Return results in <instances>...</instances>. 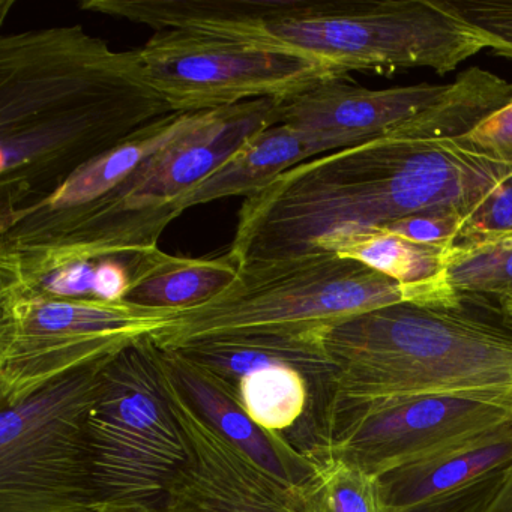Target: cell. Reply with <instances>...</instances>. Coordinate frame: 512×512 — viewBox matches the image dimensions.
Listing matches in <instances>:
<instances>
[{
    "mask_svg": "<svg viewBox=\"0 0 512 512\" xmlns=\"http://www.w3.org/2000/svg\"><path fill=\"white\" fill-rule=\"evenodd\" d=\"M509 175L458 140H373L305 161L245 199L227 254L244 268L335 253L407 215H469Z\"/></svg>",
    "mask_w": 512,
    "mask_h": 512,
    "instance_id": "cell-1",
    "label": "cell"
},
{
    "mask_svg": "<svg viewBox=\"0 0 512 512\" xmlns=\"http://www.w3.org/2000/svg\"><path fill=\"white\" fill-rule=\"evenodd\" d=\"M322 343L337 397L451 395L512 410V317L496 299L398 302L325 329Z\"/></svg>",
    "mask_w": 512,
    "mask_h": 512,
    "instance_id": "cell-2",
    "label": "cell"
},
{
    "mask_svg": "<svg viewBox=\"0 0 512 512\" xmlns=\"http://www.w3.org/2000/svg\"><path fill=\"white\" fill-rule=\"evenodd\" d=\"M209 34L308 59L334 76L446 74L485 49L440 0H224Z\"/></svg>",
    "mask_w": 512,
    "mask_h": 512,
    "instance_id": "cell-3",
    "label": "cell"
},
{
    "mask_svg": "<svg viewBox=\"0 0 512 512\" xmlns=\"http://www.w3.org/2000/svg\"><path fill=\"white\" fill-rule=\"evenodd\" d=\"M398 302H415L401 284L356 260L313 254L239 268L226 292L182 311L152 337L163 350L206 338L316 334L343 320Z\"/></svg>",
    "mask_w": 512,
    "mask_h": 512,
    "instance_id": "cell-4",
    "label": "cell"
},
{
    "mask_svg": "<svg viewBox=\"0 0 512 512\" xmlns=\"http://www.w3.org/2000/svg\"><path fill=\"white\" fill-rule=\"evenodd\" d=\"M88 428L100 509L166 512L172 482L190 461V440L151 337L104 367Z\"/></svg>",
    "mask_w": 512,
    "mask_h": 512,
    "instance_id": "cell-5",
    "label": "cell"
},
{
    "mask_svg": "<svg viewBox=\"0 0 512 512\" xmlns=\"http://www.w3.org/2000/svg\"><path fill=\"white\" fill-rule=\"evenodd\" d=\"M277 100L245 101L203 113L200 121L145 161L125 196L109 211L71 230L49 247L14 251L46 259H122L158 247L181 217V200L214 175L251 137L280 124Z\"/></svg>",
    "mask_w": 512,
    "mask_h": 512,
    "instance_id": "cell-6",
    "label": "cell"
},
{
    "mask_svg": "<svg viewBox=\"0 0 512 512\" xmlns=\"http://www.w3.org/2000/svg\"><path fill=\"white\" fill-rule=\"evenodd\" d=\"M181 311L127 301L58 298L0 284V403L14 406L59 377L115 358Z\"/></svg>",
    "mask_w": 512,
    "mask_h": 512,
    "instance_id": "cell-7",
    "label": "cell"
},
{
    "mask_svg": "<svg viewBox=\"0 0 512 512\" xmlns=\"http://www.w3.org/2000/svg\"><path fill=\"white\" fill-rule=\"evenodd\" d=\"M505 425L512 410L484 401L431 394L349 400L325 388L287 437L311 460L335 458L380 476Z\"/></svg>",
    "mask_w": 512,
    "mask_h": 512,
    "instance_id": "cell-8",
    "label": "cell"
},
{
    "mask_svg": "<svg viewBox=\"0 0 512 512\" xmlns=\"http://www.w3.org/2000/svg\"><path fill=\"white\" fill-rule=\"evenodd\" d=\"M80 368L0 413V512L100 509L89 412L104 367Z\"/></svg>",
    "mask_w": 512,
    "mask_h": 512,
    "instance_id": "cell-9",
    "label": "cell"
},
{
    "mask_svg": "<svg viewBox=\"0 0 512 512\" xmlns=\"http://www.w3.org/2000/svg\"><path fill=\"white\" fill-rule=\"evenodd\" d=\"M146 88L137 50L116 52L82 26L0 38V136Z\"/></svg>",
    "mask_w": 512,
    "mask_h": 512,
    "instance_id": "cell-10",
    "label": "cell"
},
{
    "mask_svg": "<svg viewBox=\"0 0 512 512\" xmlns=\"http://www.w3.org/2000/svg\"><path fill=\"white\" fill-rule=\"evenodd\" d=\"M137 53L149 88L175 113L214 112L253 100L284 103L334 76L290 53L196 32H155Z\"/></svg>",
    "mask_w": 512,
    "mask_h": 512,
    "instance_id": "cell-11",
    "label": "cell"
},
{
    "mask_svg": "<svg viewBox=\"0 0 512 512\" xmlns=\"http://www.w3.org/2000/svg\"><path fill=\"white\" fill-rule=\"evenodd\" d=\"M169 113L146 88L0 136V218L46 199L77 170Z\"/></svg>",
    "mask_w": 512,
    "mask_h": 512,
    "instance_id": "cell-12",
    "label": "cell"
},
{
    "mask_svg": "<svg viewBox=\"0 0 512 512\" xmlns=\"http://www.w3.org/2000/svg\"><path fill=\"white\" fill-rule=\"evenodd\" d=\"M161 358L170 403L190 440V461L172 482L166 512H311L308 482L280 478L224 437L188 400L163 350Z\"/></svg>",
    "mask_w": 512,
    "mask_h": 512,
    "instance_id": "cell-13",
    "label": "cell"
},
{
    "mask_svg": "<svg viewBox=\"0 0 512 512\" xmlns=\"http://www.w3.org/2000/svg\"><path fill=\"white\" fill-rule=\"evenodd\" d=\"M449 85L419 83L368 89L346 76L320 80L281 104V124L326 143L332 152L377 139H403L410 124L451 91Z\"/></svg>",
    "mask_w": 512,
    "mask_h": 512,
    "instance_id": "cell-14",
    "label": "cell"
},
{
    "mask_svg": "<svg viewBox=\"0 0 512 512\" xmlns=\"http://www.w3.org/2000/svg\"><path fill=\"white\" fill-rule=\"evenodd\" d=\"M163 352L188 400L224 437L280 478L299 485L311 481L316 473V463L295 448L286 433L263 430L254 424L242 407L238 388L181 353Z\"/></svg>",
    "mask_w": 512,
    "mask_h": 512,
    "instance_id": "cell-15",
    "label": "cell"
},
{
    "mask_svg": "<svg viewBox=\"0 0 512 512\" xmlns=\"http://www.w3.org/2000/svg\"><path fill=\"white\" fill-rule=\"evenodd\" d=\"M512 464V425L494 428L460 445L379 476L391 512H407Z\"/></svg>",
    "mask_w": 512,
    "mask_h": 512,
    "instance_id": "cell-16",
    "label": "cell"
},
{
    "mask_svg": "<svg viewBox=\"0 0 512 512\" xmlns=\"http://www.w3.org/2000/svg\"><path fill=\"white\" fill-rule=\"evenodd\" d=\"M172 352L181 353L235 388L242 377L253 371L286 365L301 371L316 395L334 374V365L323 347L322 332L206 338Z\"/></svg>",
    "mask_w": 512,
    "mask_h": 512,
    "instance_id": "cell-17",
    "label": "cell"
},
{
    "mask_svg": "<svg viewBox=\"0 0 512 512\" xmlns=\"http://www.w3.org/2000/svg\"><path fill=\"white\" fill-rule=\"evenodd\" d=\"M331 152L326 143L280 122L251 137L221 169L191 190L179 209L184 214L187 209L214 200L248 199L293 167Z\"/></svg>",
    "mask_w": 512,
    "mask_h": 512,
    "instance_id": "cell-18",
    "label": "cell"
},
{
    "mask_svg": "<svg viewBox=\"0 0 512 512\" xmlns=\"http://www.w3.org/2000/svg\"><path fill=\"white\" fill-rule=\"evenodd\" d=\"M127 265L130 286L124 301L181 313L214 301L239 277V268L227 253L193 259L155 247L130 257Z\"/></svg>",
    "mask_w": 512,
    "mask_h": 512,
    "instance_id": "cell-19",
    "label": "cell"
},
{
    "mask_svg": "<svg viewBox=\"0 0 512 512\" xmlns=\"http://www.w3.org/2000/svg\"><path fill=\"white\" fill-rule=\"evenodd\" d=\"M449 250L370 230L344 242L335 254L397 281L418 304H449L458 296L446 280Z\"/></svg>",
    "mask_w": 512,
    "mask_h": 512,
    "instance_id": "cell-20",
    "label": "cell"
},
{
    "mask_svg": "<svg viewBox=\"0 0 512 512\" xmlns=\"http://www.w3.org/2000/svg\"><path fill=\"white\" fill-rule=\"evenodd\" d=\"M239 400L254 424L286 433L307 413L313 388L301 371L286 365L262 368L242 377Z\"/></svg>",
    "mask_w": 512,
    "mask_h": 512,
    "instance_id": "cell-21",
    "label": "cell"
},
{
    "mask_svg": "<svg viewBox=\"0 0 512 512\" xmlns=\"http://www.w3.org/2000/svg\"><path fill=\"white\" fill-rule=\"evenodd\" d=\"M446 280L455 293L503 299L512 296V233L451 247Z\"/></svg>",
    "mask_w": 512,
    "mask_h": 512,
    "instance_id": "cell-22",
    "label": "cell"
},
{
    "mask_svg": "<svg viewBox=\"0 0 512 512\" xmlns=\"http://www.w3.org/2000/svg\"><path fill=\"white\" fill-rule=\"evenodd\" d=\"M313 461L316 473L307 485L311 512H391L379 476L335 458Z\"/></svg>",
    "mask_w": 512,
    "mask_h": 512,
    "instance_id": "cell-23",
    "label": "cell"
},
{
    "mask_svg": "<svg viewBox=\"0 0 512 512\" xmlns=\"http://www.w3.org/2000/svg\"><path fill=\"white\" fill-rule=\"evenodd\" d=\"M470 31L475 32L485 49L512 59V0H440Z\"/></svg>",
    "mask_w": 512,
    "mask_h": 512,
    "instance_id": "cell-24",
    "label": "cell"
},
{
    "mask_svg": "<svg viewBox=\"0 0 512 512\" xmlns=\"http://www.w3.org/2000/svg\"><path fill=\"white\" fill-rule=\"evenodd\" d=\"M509 233H512V175L464 218L452 247L475 244Z\"/></svg>",
    "mask_w": 512,
    "mask_h": 512,
    "instance_id": "cell-25",
    "label": "cell"
},
{
    "mask_svg": "<svg viewBox=\"0 0 512 512\" xmlns=\"http://www.w3.org/2000/svg\"><path fill=\"white\" fill-rule=\"evenodd\" d=\"M466 217V214L454 209H433L407 215L374 230H383L416 244L451 248Z\"/></svg>",
    "mask_w": 512,
    "mask_h": 512,
    "instance_id": "cell-26",
    "label": "cell"
},
{
    "mask_svg": "<svg viewBox=\"0 0 512 512\" xmlns=\"http://www.w3.org/2000/svg\"><path fill=\"white\" fill-rule=\"evenodd\" d=\"M509 467L481 476L464 487L427 500L407 512H485L499 493Z\"/></svg>",
    "mask_w": 512,
    "mask_h": 512,
    "instance_id": "cell-27",
    "label": "cell"
},
{
    "mask_svg": "<svg viewBox=\"0 0 512 512\" xmlns=\"http://www.w3.org/2000/svg\"><path fill=\"white\" fill-rule=\"evenodd\" d=\"M458 142L481 157L512 166V103L488 116Z\"/></svg>",
    "mask_w": 512,
    "mask_h": 512,
    "instance_id": "cell-28",
    "label": "cell"
},
{
    "mask_svg": "<svg viewBox=\"0 0 512 512\" xmlns=\"http://www.w3.org/2000/svg\"><path fill=\"white\" fill-rule=\"evenodd\" d=\"M130 286L127 260L101 259L95 278L94 298L103 301H124Z\"/></svg>",
    "mask_w": 512,
    "mask_h": 512,
    "instance_id": "cell-29",
    "label": "cell"
},
{
    "mask_svg": "<svg viewBox=\"0 0 512 512\" xmlns=\"http://www.w3.org/2000/svg\"><path fill=\"white\" fill-rule=\"evenodd\" d=\"M485 512H512V466L508 469V475H506L499 493L496 494Z\"/></svg>",
    "mask_w": 512,
    "mask_h": 512,
    "instance_id": "cell-30",
    "label": "cell"
},
{
    "mask_svg": "<svg viewBox=\"0 0 512 512\" xmlns=\"http://www.w3.org/2000/svg\"><path fill=\"white\" fill-rule=\"evenodd\" d=\"M500 304H502V307L505 308L506 313L512 317V296L511 298L503 299V301H500Z\"/></svg>",
    "mask_w": 512,
    "mask_h": 512,
    "instance_id": "cell-31",
    "label": "cell"
},
{
    "mask_svg": "<svg viewBox=\"0 0 512 512\" xmlns=\"http://www.w3.org/2000/svg\"><path fill=\"white\" fill-rule=\"evenodd\" d=\"M95 512H115V511H109V509H98V511Z\"/></svg>",
    "mask_w": 512,
    "mask_h": 512,
    "instance_id": "cell-32",
    "label": "cell"
}]
</instances>
